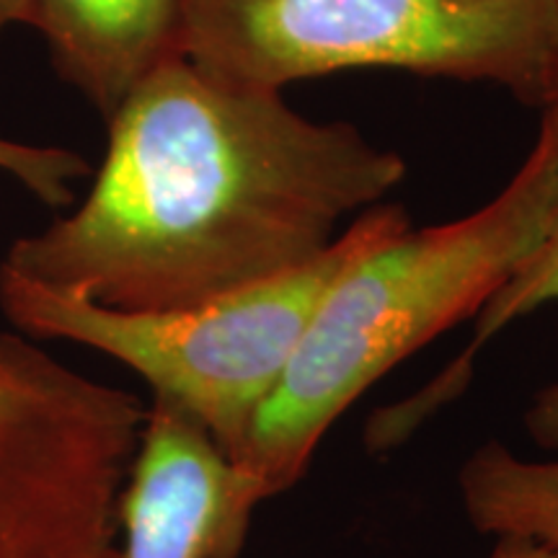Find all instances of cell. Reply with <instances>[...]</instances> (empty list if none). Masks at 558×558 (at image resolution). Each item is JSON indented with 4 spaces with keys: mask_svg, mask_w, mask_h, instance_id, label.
I'll return each mask as SVG.
<instances>
[{
    "mask_svg": "<svg viewBox=\"0 0 558 558\" xmlns=\"http://www.w3.org/2000/svg\"><path fill=\"white\" fill-rule=\"evenodd\" d=\"M13 24H29V0H0V34Z\"/></svg>",
    "mask_w": 558,
    "mask_h": 558,
    "instance_id": "cell-13",
    "label": "cell"
},
{
    "mask_svg": "<svg viewBox=\"0 0 558 558\" xmlns=\"http://www.w3.org/2000/svg\"><path fill=\"white\" fill-rule=\"evenodd\" d=\"M488 558H558V543L530 535H497Z\"/></svg>",
    "mask_w": 558,
    "mask_h": 558,
    "instance_id": "cell-12",
    "label": "cell"
},
{
    "mask_svg": "<svg viewBox=\"0 0 558 558\" xmlns=\"http://www.w3.org/2000/svg\"><path fill=\"white\" fill-rule=\"evenodd\" d=\"M460 501L478 533L558 543V458L527 460L486 442L458 476Z\"/></svg>",
    "mask_w": 558,
    "mask_h": 558,
    "instance_id": "cell-9",
    "label": "cell"
},
{
    "mask_svg": "<svg viewBox=\"0 0 558 558\" xmlns=\"http://www.w3.org/2000/svg\"><path fill=\"white\" fill-rule=\"evenodd\" d=\"M411 228L401 205L349 222L316 262L205 305L124 313L39 288L0 269V308L34 339H65L109 354L177 403L239 463L264 403L282 380L318 303L341 271Z\"/></svg>",
    "mask_w": 558,
    "mask_h": 558,
    "instance_id": "cell-4",
    "label": "cell"
},
{
    "mask_svg": "<svg viewBox=\"0 0 558 558\" xmlns=\"http://www.w3.org/2000/svg\"><path fill=\"white\" fill-rule=\"evenodd\" d=\"M0 171L19 179L45 205L68 207L75 197L73 184L88 177L90 166L73 150L39 148L0 137Z\"/></svg>",
    "mask_w": 558,
    "mask_h": 558,
    "instance_id": "cell-10",
    "label": "cell"
},
{
    "mask_svg": "<svg viewBox=\"0 0 558 558\" xmlns=\"http://www.w3.org/2000/svg\"><path fill=\"white\" fill-rule=\"evenodd\" d=\"M262 501L197 418L153 399L120 499L122 558H241Z\"/></svg>",
    "mask_w": 558,
    "mask_h": 558,
    "instance_id": "cell-6",
    "label": "cell"
},
{
    "mask_svg": "<svg viewBox=\"0 0 558 558\" xmlns=\"http://www.w3.org/2000/svg\"><path fill=\"white\" fill-rule=\"evenodd\" d=\"M184 0H29L60 78L109 120L153 70L181 54Z\"/></svg>",
    "mask_w": 558,
    "mask_h": 558,
    "instance_id": "cell-7",
    "label": "cell"
},
{
    "mask_svg": "<svg viewBox=\"0 0 558 558\" xmlns=\"http://www.w3.org/2000/svg\"><path fill=\"white\" fill-rule=\"evenodd\" d=\"M181 54L251 88L386 68L488 83L543 109L558 0H184Z\"/></svg>",
    "mask_w": 558,
    "mask_h": 558,
    "instance_id": "cell-3",
    "label": "cell"
},
{
    "mask_svg": "<svg viewBox=\"0 0 558 558\" xmlns=\"http://www.w3.org/2000/svg\"><path fill=\"white\" fill-rule=\"evenodd\" d=\"M543 109H556L558 111V58H556V65H554V75H550V90H548L546 107H543Z\"/></svg>",
    "mask_w": 558,
    "mask_h": 558,
    "instance_id": "cell-14",
    "label": "cell"
},
{
    "mask_svg": "<svg viewBox=\"0 0 558 558\" xmlns=\"http://www.w3.org/2000/svg\"><path fill=\"white\" fill-rule=\"evenodd\" d=\"M525 427L535 445L558 452V383H550L535 396L525 414Z\"/></svg>",
    "mask_w": 558,
    "mask_h": 558,
    "instance_id": "cell-11",
    "label": "cell"
},
{
    "mask_svg": "<svg viewBox=\"0 0 558 558\" xmlns=\"http://www.w3.org/2000/svg\"><path fill=\"white\" fill-rule=\"evenodd\" d=\"M558 300V202L550 215L548 230L538 243V248L520 264L518 271L494 292L492 300L476 313V329L471 344L463 354H458L437 378L403 401L375 411L365 429V442L369 452H388L414 435L427 418L437 414L465 393L473 378L478 352L488 341L507 331L514 320L530 316L541 305Z\"/></svg>",
    "mask_w": 558,
    "mask_h": 558,
    "instance_id": "cell-8",
    "label": "cell"
},
{
    "mask_svg": "<svg viewBox=\"0 0 558 558\" xmlns=\"http://www.w3.org/2000/svg\"><path fill=\"white\" fill-rule=\"evenodd\" d=\"M143 401L0 331V558H122Z\"/></svg>",
    "mask_w": 558,
    "mask_h": 558,
    "instance_id": "cell-5",
    "label": "cell"
},
{
    "mask_svg": "<svg viewBox=\"0 0 558 558\" xmlns=\"http://www.w3.org/2000/svg\"><path fill=\"white\" fill-rule=\"evenodd\" d=\"M107 124L83 205L19 239L0 269L111 311L194 308L305 267L407 179L403 156L354 124L311 120L284 90L220 81L184 54Z\"/></svg>",
    "mask_w": 558,
    "mask_h": 558,
    "instance_id": "cell-1",
    "label": "cell"
},
{
    "mask_svg": "<svg viewBox=\"0 0 558 558\" xmlns=\"http://www.w3.org/2000/svg\"><path fill=\"white\" fill-rule=\"evenodd\" d=\"M558 202V111L543 109L533 150L484 207L409 228L341 271L313 313L239 463L267 499L308 471L320 439L411 354L492 300L538 248Z\"/></svg>",
    "mask_w": 558,
    "mask_h": 558,
    "instance_id": "cell-2",
    "label": "cell"
}]
</instances>
